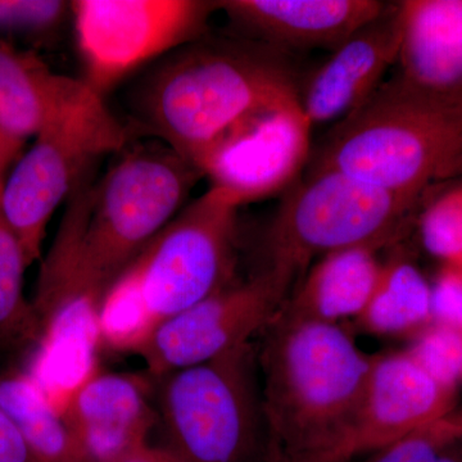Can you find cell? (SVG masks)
<instances>
[{
  "label": "cell",
  "mask_w": 462,
  "mask_h": 462,
  "mask_svg": "<svg viewBox=\"0 0 462 462\" xmlns=\"http://www.w3.org/2000/svg\"><path fill=\"white\" fill-rule=\"evenodd\" d=\"M239 208L229 194L209 188L130 263L156 324L236 282Z\"/></svg>",
  "instance_id": "obj_8"
},
{
  "label": "cell",
  "mask_w": 462,
  "mask_h": 462,
  "mask_svg": "<svg viewBox=\"0 0 462 462\" xmlns=\"http://www.w3.org/2000/svg\"><path fill=\"white\" fill-rule=\"evenodd\" d=\"M294 278V273L266 266L247 281L231 282L158 322L136 355L147 365L149 376L157 380L214 360L269 327L287 300Z\"/></svg>",
  "instance_id": "obj_10"
},
{
  "label": "cell",
  "mask_w": 462,
  "mask_h": 462,
  "mask_svg": "<svg viewBox=\"0 0 462 462\" xmlns=\"http://www.w3.org/2000/svg\"><path fill=\"white\" fill-rule=\"evenodd\" d=\"M257 356L270 462H346L374 355L340 324L279 318Z\"/></svg>",
  "instance_id": "obj_3"
},
{
  "label": "cell",
  "mask_w": 462,
  "mask_h": 462,
  "mask_svg": "<svg viewBox=\"0 0 462 462\" xmlns=\"http://www.w3.org/2000/svg\"><path fill=\"white\" fill-rule=\"evenodd\" d=\"M100 345L136 354L156 328L132 264L106 291L98 311Z\"/></svg>",
  "instance_id": "obj_22"
},
{
  "label": "cell",
  "mask_w": 462,
  "mask_h": 462,
  "mask_svg": "<svg viewBox=\"0 0 462 462\" xmlns=\"http://www.w3.org/2000/svg\"><path fill=\"white\" fill-rule=\"evenodd\" d=\"M458 179H462V154L443 170L437 182L458 180Z\"/></svg>",
  "instance_id": "obj_31"
},
{
  "label": "cell",
  "mask_w": 462,
  "mask_h": 462,
  "mask_svg": "<svg viewBox=\"0 0 462 462\" xmlns=\"http://www.w3.org/2000/svg\"><path fill=\"white\" fill-rule=\"evenodd\" d=\"M158 380L167 447L185 461L270 462L251 342Z\"/></svg>",
  "instance_id": "obj_6"
},
{
  "label": "cell",
  "mask_w": 462,
  "mask_h": 462,
  "mask_svg": "<svg viewBox=\"0 0 462 462\" xmlns=\"http://www.w3.org/2000/svg\"><path fill=\"white\" fill-rule=\"evenodd\" d=\"M5 179H0V351H21L39 346L42 325L32 302L23 293L27 269L20 242L2 211Z\"/></svg>",
  "instance_id": "obj_21"
},
{
  "label": "cell",
  "mask_w": 462,
  "mask_h": 462,
  "mask_svg": "<svg viewBox=\"0 0 462 462\" xmlns=\"http://www.w3.org/2000/svg\"><path fill=\"white\" fill-rule=\"evenodd\" d=\"M445 418L355 462H462V436L448 427Z\"/></svg>",
  "instance_id": "obj_24"
},
{
  "label": "cell",
  "mask_w": 462,
  "mask_h": 462,
  "mask_svg": "<svg viewBox=\"0 0 462 462\" xmlns=\"http://www.w3.org/2000/svg\"><path fill=\"white\" fill-rule=\"evenodd\" d=\"M35 136L2 191L3 215L27 266L41 258L48 223L60 202L69 199L97 160L129 142L126 127L96 91L54 116Z\"/></svg>",
  "instance_id": "obj_7"
},
{
  "label": "cell",
  "mask_w": 462,
  "mask_h": 462,
  "mask_svg": "<svg viewBox=\"0 0 462 462\" xmlns=\"http://www.w3.org/2000/svg\"><path fill=\"white\" fill-rule=\"evenodd\" d=\"M311 129L300 102L270 112L227 139L202 176L240 207L288 190L311 157Z\"/></svg>",
  "instance_id": "obj_11"
},
{
  "label": "cell",
  "mask_w": 462,
  "mask_h": 462,
  "mask_svg": "<svg viewBox=\"0 0 462 462\" xmlns=\"http://www.w3.org/2000/svg\"><path fill=\"white\" fill-rule=\"evenodd\" d=\"M71 3L63 0H0V36H20L42 45L56 38Z\"/></svg>",
  "instance_id": "obj_25"
},
{
  "label": "cell",
  "mask_w": 462,
  "mask_h": 462,
  "mask_svg": "<svg viewBox=\"0 0 462 462\" xmlns=\"http://www.w3.org/2000/svg\"><path fill=\"white\" fill-rule=\"evenodd\" d=\"M430 288L434 324L462 330V264L443 263Z\"/></svg>",
  "instance_id": "obj_27"
},
{
  "label": "cell",
  "mask_w": 462,
  "mask_h": 462,
  "mask_svg": "<svg viewBox=\"0 0 462 462\" xmlns=\"http://www.w3.org/2000/svg\"><path fill=\"white\" fill-rule=\"evenodd\" d=\"M379 0H223L217 2L251 41L278 51L328 48L333 51L384 14Z\"/></svg>",
  "instance_id": "obj_15"
},
{
  "label": "cell",
  "mask_w": 462,
  "mask_h": 462,
  "mask_svg": "<svg viewBox=\"0 0 462 462\" xmlns=\"http://www.w3.org/2000/svg\"><path fill=\"white\" fill-rule=\"evenodd\" d=\"M0 462H47L36 454L23 434L0 409Z\"/></svg>",
  "instance_id": "obj_28"
},
{
  "label": "cell",
  "mask_w": 462,
  "mask_h": 462,
  "mask_svg": "<svg viewBox=\"0 0 462 462\" xmlns=\"http://www.w3.org/2000/svg\"><path fill=\"white\" fill-rule=\"evenodd\" d=\"M199 170L163 143L132 148L102 180L89 173L69 199L39 281L53 291L100 302L106 291L171 223Z\"/></svg>",
  "instance_id": "obj_2"
},
{
  "label": "cell",
  "mask_w": 462,
  "mask_h": 462,
  "mask_svg": "<svg viewBox=\"0 0 462 462\" xmlns=\"http://www.w3.org/2000/svg\"><path fill=\"white\" fill-rule=\"evenodd\" d=\"M149 382L97 370L67 398L60 415L88 462H118L148 443L157 413Z\"/></svg>",
  "instance_id": "obj_13"
},
{
  "label": "cell",
  "mask_w": 462,
  "mask_h": 462,
  "mask_svg": "<svg viewBox=\"0 0 462 462\" xmlns=\"http://www.w3.org/2000/svg\"><path fill=\"white\" fill-rule=\"evenodd\" d=\"M398 75L421 89L462 96V0H402Z\"/></svg>",
  "instance_id": "obj_16"
},
{
  "label": "cell",
  "mask_w": 462,
  "mask_h": 462,
  "mask_svg": "<svg viewBox=\"0 0 462 462\" xmlns=\"http://www.w3.org/2000/svg\"><path fill=\"white\" fill-rule=\"evenodd\" d=\"M416 226L430 254L443 263L462 264V181L422 205Z\"/></svg>",
  "instance_id": "obj_23"
},
{
  "label": "cell",
  "mask_w": 462,
  "mask_h": 462,
  "mask_svg": "<svg viewBox=\"0 0 462 462\" xmlns=\"http://www.w3.org/2000/svg\"><path fill=\"white\" fill-rule=\"evenodd\" d=\"M25 141L11 135L0 127V179H5V170L14 161L20 160Z\"/></svg>",
  "instance_id": "obj_30"
},
{
  "label": "cell",
  "mask_w": 462,
  "mask_h": 462,
  "mask_svg": "<svg viewBox=\"0 0 462 462\" xmlns=\"http://www.w3.org/2000/svg\"><path fill=\"white\" fill-rule=\"evenodd\" d=\"M409 352L438 382L455 389L461 384L462 330L431 322Z\"/></svg>",
  "instance_id": "obj_26"
},
{
  "label": "cell",
  "mask_w": 462,
  "mask_h": 462,
  "mask_svg": "<svg viewBox=\"0 0 462 462\" xmlns=\"http://www.w3.org/2000/svg\"><path fill=\"white\" fill-rule=\"evenodd\" d=\"M462 154V96L421 89L400 75L334 125L309 171L334 170L357 180L424 197Z\"/></svg>",
  "instance_id": "obj_4"
},
{
  "label": "cell",
  "mask_w": 462,
  "mask_h": 462,
  "mask_svg": "<svg viewBox=\"0 0 462 462\" xmlns=\"http://www.w3.org/2000/svg\"><path fill=\"white\" fill-rule=\"evenodd\" d=\"M445 420L452 430L462 436V411L449 413L446 416Z\"/></svg>",
  "instance_id": "obj_32"
},
{
  "label": "cell",
  "mask_w": 462,
  "mask_h": 462,
  "mask_svg": "<svg viewBox=\"0 0 462 462\" xmlns=\"http://www.w3.org/2000/svg\"><path fill=\"white\" fill-rule=\"evenodd\" d=\"M298 102L282 51L251 39L205 36L163 57L136 85L132 108L145 132L202 175L234 134Z\"/></svg>",
  "instance_id": "obj_1"
},
{
  "label": "cell",
  "mask_w": 462,
  "mask_h": 462,
  "mask_svg": "<svg viewBox=\"0 0 462 462\" xmlns=\"http://www.w3.org/2000/svg\"><path fill=\"white\" fill-rule=\"evenodd\" d=\"M456 389L434 379L406 351L374 355L346 462L409 436L454 412Z\"/></svg>",
  "instance_id": "obj_12"
},
{
  "label": "cell",
  "mask_w": 462,
  "mask_h": 462,
  "mask_svg": "<svg viewBox=\"0 0 462 462\" xmlns=\"http://www.w3.org/2000/svg\"><path fill=\"white\" fill-rule=\"evenodd\" d=\"M424 199L334 170L309 171L285 191L267 231V267L297 276L333 252L401 243L418 223Z\"/></svg>",
  "instance_id": "obj_5"
},
{
  "label": "cell",
  "mask_w": 462,
  "mask_h": 462,
  "mask_svg": "<svg viewBox=\"0 0 462 462\" xmlns=\"http://www.w3.org/2000/svg\"><path fill=\"white\" fill-rule=\"evenodd\" d=\"M94 91L84 80L54 72L32 51L0 36V127L26 141L48 121Z\"/></svg>",
  "instance_id": "obj_18"
},
{
  "label": "cell",
  "mask_w": 462,
  "mask_h": 462,
  "mask_svg": "<svg viewBox=\"0 0 462 462\" xmlns=\"http://www.w3.org/2000/svg\"><path fill=\"white\" fill-rule=\"evenodd\" d=\"M118 462H187L169 447H154L145 443Z\"/></svg>",
  "instance_id": "obj_29"
},
{
  "label": "cell",
  "mask_w": 462,
  "mask_h": 462,
  "mask_svg": "<svg viewBox=\"0 0 462 462\" xmlns=\"http://www.w3.org/2000/svg\"><path fill=\"white\" fill-rule=\"evenodd\" d=\"M356 322L375 336L419 334L430 327V284L410 254L398 251L382 263L375 291Z\"/></svg>",
  "instance_id": "obj_19"
},
{
  "label": "cell",
  "mask_w": 462,
  "mask_h": 462,
  "mask_svg": "<svg viewBox=\"0 0 462 462\" xmlns=\"http://www.w3.org/2000/svg\"><path fill=\"white\" fill-rule=\"evenodd\" d=\"M400 45L396 2L331 51L300 90V106L312 127L338 123L369 99L398 62Z\"/></svg>",
  "instance_id": "obj_14"
},
{
  "label": "cell",
  "mask_w": 462,
  "mask_h": 462,
  "mask_svg": "<svg viewBox=\"0 0 462 462\" xmlns=\"http://www.w3.org/2000/svg\"><path fill=\"white\" fill-rule=\"evenodd\" d=\"M0 409L47 462H88L66 422L32 376L0 374Z\"/></svg>",
  "instance_id": "obj_20"
},
{
  "label": "cell",
  "mask_w": 462,
  "mask_h": 462,
  "mask_svg": "<svg viewBox=\"0 0 462 462\" xmlns=\"http://www.w3.org/2000/svg\"><path fill=\"white\" fill-rule=\"evenodd\" d=\"M217 9L207 0L71 2L83 80L105 98L136 69L205 38Z\"/></svg>",
  "instance_id": "obj_9"
},
{
  "label": "cell",
  "mask_w": 462,
  "mask_h": 462,
  "mask_svg": "<svg viewBox=\"0 0 462 462\" xmlns=\"http://www.w3.org/2000/svg\"><path fill=\"white\" fill-rule=\"evenodd\" d=\"M378 249L356 247L319 258L278 312L287 320L340 324L366 309L382 263Z\"/></svg>",
  "instance_id": "obj_17"
}]
</instances>
